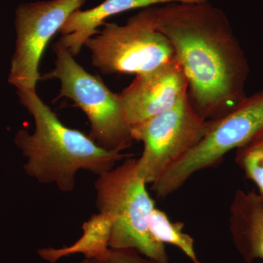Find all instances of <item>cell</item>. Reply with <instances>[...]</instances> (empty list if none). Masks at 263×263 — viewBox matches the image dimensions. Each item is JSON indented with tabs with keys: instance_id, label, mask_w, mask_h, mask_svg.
<instances>
[{
	"instance_id": "1",
	"label": "cell",
	"mask_w": 263,
	"mask_h": 263,
	"mask_svg": "<svg viewBox=\"0 0 263 263\" xmlns=\"http://www.w3.org/2000/svg\"><path fill=\"white\" fill-rule=\"evenodd\" d=\"M155 9L157 29L174 48L199 115L212 120L234 108L247 97L249 65L224 12L208 2Z\"/></svg>"
},
{
	"instance_id": "2",
	"label": "cell",
	"mask_w": 263,
	"mask_h": 263,
	"mask_svg": "<svg viewBox=\"0 0 263 263\" xmlns=\"http://www.w3.org/2000/svg\"><path fill=\"white\" fill-rule=\"evenodd\" d=\"M17 95L32 116L35 129L33 133L20 129L15 143L27 158L24 171L38 182L54 183L62 192L70 193L75 188L78 171L99 176L134 156L104 149L82 132L66 127L36 90H17Z\"/></svg>"
},
{
	"instance_id": "3",
	"label": "cell",
	"mask_w": 263,
	"mask_h": 263,
	"mask_svg": "<svg viewBox=\"0 0 263 263\" xmlns=\"http://www.w3.org/2000/svg\"><path fill=\"white\" fill-rule=\"evenodd\" d=\"M133 157L99 176L95 183L99 212L113 219L109 247L136 249L148 258L167 263L164 245L154 240L148 230V216L155 208V202Z\"/></svg>"
},
{
	"instance_id": "4",
	"label": "cell",
	"mask_w": 263,
	"mask_h": 263,
	"mask_svg": "<svg viewBox=\"0 0 263 263\" xmlns=\"http://www.w3.org/2000/svg\"><path fill=\"white\" fill-rule=\"evenodd\" d=\"M209 121L201 141L152 184L159 198L174 193L194 174L216 167L231 151L263 136V90L246 97L228 113Z\"/></svg>"
},
{
	"instance_id": "5",
	"label": "cell",
	"mask_w": 263,
	"mask_h": 263,
	"mask_svg": "<svg viewBox=\"0 0 263 263\" xmlns=\"http://www.w3.org/2000/svg\"><path fill=\"white\" fill-rule=\"evenodd\" d=\"M53 70L41 77L61 82L59 98H70L86 114L90 122L89 138L110 152H122L134 141L119 94L108 89L101 78L91 75L74 60L60 41L55 43Z\"/></svg>"
},
{
	"instance_id": "6",
	"label": "cell",
	"mask_w": 263,
	"mask_h": 263,
	"mask_svg": "<svg viewBox=\"0 0 263 263\" xmlns=\"http://www.w3.org/2000/svg\"><path fill=\"white\" fill-rule=\"evenodd\" d=\"M155 7L144 8L124 25L105 23L84 46L92 65L106 75L140 74L176 58L167 37L157 29Z\"/></svg>"
},
{
	"instance_id": "7",
	"label": "cell",
	"mask_w": 263,
	"mask_h": 263,
	"mask_svg": "<svg viewBox=\"0 0 263 263\" xmlns=\"http://www.w3.org/2000/svg\"><path fill=\"white\" fill-rule=\"evenodd\" d=\"M210 125L199 115L189 95L173 108L146 122L133 126L134 141L143 143L137 159L138 174L146 184H153L166 170L196 146Z\"/></svg>"
},
{
	"instance_id": "8",
	"label": "cell",
	"mask_w": 263,
	"mask_h": 263,
	"mask_svg": "<svg viewBox=\"0 0 263 263\" xmlns=\"http://www.w3.org/2000/svg\"><path fill=\"white\" fill-rule=\"evenodd\" d=\"M86 0H49L18 5L15 10L14 54L8 82L17 90H36L38 69L48 42Z\"/></svg>"
},
{
	"instance_id": "9",
	"label": "cell",
	"mask_w": 263,
	"mask_h": 263,
	"mask_svg": "<svg viewBox=\"0 0 263 263\" xmlns=\"http://www.w3.org/2000/svg\"><path fill=\"white\" fill-rule=\"evenodd\" d=\"M130 127L164 113L188 95V82L177 59L137 75L119 94Z\"/></svg>"
},
{
	"instance_id": "10",
	"label": "cell",
	"mask_w": 263,
	"mask_h": 263,
	"mask_svg": "<svg viewBox=\"0 0 263 263\" xmlns=\"http://www.w3.org/2000/svg\"><path fill=\"white\" fill-rule=\"evenodd\" d=\"M205 0H105L92 9L76 10L71 13L60 32V42L72 56L79 54L85 43L97 35L98 28L106 23L105 20L129 10L146 8L153 5L171 3H198Z\"/></svg>"
},
{
	"instance_id": "11",
	"label": "cell",
	"mask_w": 263,
	"mask_h": 263,
	"mask_svg": "<svg viewBox=\"0 0 263 263\" xmlns=\"http://www.w3.org/2000/svg\"><path fill=\"white\" fill-rule=\"evenodd\" d=\"M230 232L245 262L263 259V195L238 190L230 207Z\"/></svg>"
},
{
	"instance_id": "12",
	"label": "cell",
	"mask_w": 263,
	"mask_h": 263,
	"mask_svg": "<svg viewBox=\"0 0 263 263\" xmlns=\"http://www.w3.org/2000/svg\"><path fill=\"white\" fill-rule=\"evenodd\" d=\"M112 226L113 219L108 214H93L83 224V235L74 245L60 249H42L39 250L40 256L51 263L74 254H83L85 258L100 257L110 249Z\"/></svg>"
},
{
	"instance_id": "13",
	"label": "cell",
	"mask_w": 263,
	"mask_h": 263,
	"mask_svg": "<svg viewBox=\"0 0 263 263\" xmlns=\"http://www.w3.org/2000/svg\"><path fill=\"white\" fill-rule=\"evenodd\" d=\"M148 226L151 236L156 241L178 247L194 262H196L193 238L183 233L182 221L173 222L165 213L155 208L148 216Z\"/></svg>"
},
{
	"instance_id": "14",
	"label": "cell",
	"mask_w": 263,
	"mask_h": 263,
	"mask_svg": "<svg viewBox=\"0 0 263 263\" xmlns=\"http://www.w3.org/2000/svg\"><path fill=\"white\" fill-rule=\"evenodd\" d=\"M235 162L263 195V136L236 150Z\"/></svg>"
},
{
	"instance_id": "15",
	"label": "cell",
	"mask_w": 263,
	"mask_h": 263,
	"mask_svg": "<svg viewBox=\"0 0 263 263\" xmlns=\"http://www.w3.org/2000/svg\"><path fill=\"white\" fill-rule=\"evenodd\" d=\"M72 263H160L148 258L136 249H109L108 252L100 257L85 258L81 262Z\"/></svg>"
},
{
	"instance_id": "16",
	"label": "cell",
	"mask_w": 263,
	"mask_h": 263,
	"mask_svg": "<svg viewBox=\"0 0 263 263\" xmlns=\"http://www.w3.org/2000/svg\"><path fill=\"white\" fill-rule=\"evenodd\" d=\"M195 263H201V262H199V261H198V260H197V261H196V262H195Z\"/></svg>"
}]
</instances>
